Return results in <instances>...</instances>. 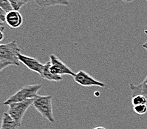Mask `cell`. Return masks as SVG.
Instances as JSON below:
<instances>
[{"instance_id":"obj_17","label":"cell","mask_w":147,"mask_h":129,"mask_svg":"<svg viewBox=\"0 0 147 129\" xmlns=\"http://www.w3.org/2000/svg\"><path fill=\"white\" fill-rule=\"evenodd\" d=\"M7 14L5 11H3L2 9L0 8V21H1V24L5 22L6 20V16H7Z\"/></svg>"},{"instance_id":"obj_10","label":"cell","mask_w":147,"mask_h":129,"mask_svg":"<svg viewBox=\"0 0 147 129\" xmlns=\"http://www.w3.org/2000/svg\"><path fill=\"white\" fill-rule=\"evenodd\" d=\"M21 127L7 112L3 113L2 119L1 129H19Z\"/></svg>"},{"instance_id":"obj_8","label":"cell","mask_w":147,"mask_h":129,"mask_svg":"<svg viewBox=\"0 0 147 129\" xmlns=\"http://www.w3.org/2000/svg\"><path fill=\"white\" fill-rule=\"evenodd\" d=\"M5 22L10 28H18L22 26L23 18L20 12L18 11H12L7 14Z\"/></svg>"},{"instance_id":"obj_4","label":"cell","mask_w":147,"mask_h":129,"mask_svg":"<svg viewBox=\"0 0 147 129\" xmlns=\"http://www.w3.org/2000/svg\"><path fill=\"white\" fill-rule=\"evenodd\" d=\"M35 99H30V100L19 102V103H12L8 105L9 108L7 113L19 124V126H21L22 121L24 114L30 106L33 105Z\"/></svg>"},{"instance_id":"obj_9","label":"cell","mask_w":147,"mask_h":129,"mask_svg":"<svg viewBox=\"0 0 147 129\" xmlns=\"http://www.w3.org/2000/svg\"><path fill=\"white\" fill-rule=\"evenodd\" d=\"M129 88L131 91V96H135L137 94H142L147 98V76L141 83L138 85H134L131 83Z\"/></svg>"},{"instance_id":"obj_1","label":"cell","mask_w":147,"mask_h":129,"mask_svg":"<svg viewBox=\"0 0 147 129\" xmlns=\"http://www.w3.org/2000/svg\"><path fill=\"white\" fill-rule=\"evenodd\" d=\"M20 54L21 49L16 40L0 45V71L11 65L19 66Z\"/></svg>"},{"instance_id":"obj_13","label":"cell","mask_w":147,"mask_h":129,"mask_svg":"<svg viewBox=\"0 0 147 129\" xmlns=\"http://www.w3.org/2000/svg\"><path fill=\"white\" fill-rule=\"evenodd\" d=\"M131 103H132L133 106L139 105H146L147 98L142 94H137L135 96H132Z\"/></svg>"},{"instance_id":"obj_3","label":"cell","mask_w":147,"mask_h":129,"mask_svg":"<svg viewBox=\"0 0 147 129\" xmlns=\"http://www.w3.org/2000/svg\"><path fill=\"white\" fill-rule=\"evenodd\" d=\"M33 106L36 110L46 119L51 123L55 122V117L53 115V96H39L38 95L34 100Z\"/></svg>"},{"instance_id":"obj_2","label":"cell","mask_w":147,"mask_h":129,"mask_svg":"<svg viewBox=\"0 0 147 129\" xmlns=\"http://www.w3.org/2000/svg\"><path fill=\"white\" fill-rule=\"evenodd\" d=\"M42 86L40 84L27 85L18 90L16 93L8 97L4 102V105H9L14 103L25 101V100L35 99L38 96V92L42 89Z\"/></svg>"},{"instance_id":"obj_11","label":"cell","mask_w":147,"mask_h":129,"mask_svg":"<svg viewBox=\"0 0 147 129\" xmlns=\"http://www.w3.org/2000/svg\"><path fill=\"white\" fill-rule=\"evenodd\" d=\"M39 7H49L54 5H64L69 6V0H33Z\"/></svg>"},{"instance_id":"obj_15","label":"cell","mask_w":147,"mask_h":129,"mask_svg":"<svg viewBox=\"0 0 147 129\" xmlns=\"http://www.w3.org/2000/svg\"><path fill=\"white\" fill-rule=\"evenodd\" d=\"M0 8L2 9L6 13L13 11V8L9 0H0Z\"/></svg>"},{"instance_id":"obj_7","label":"cell","mask_w":147,"mask_h":129,"mask_svg":"<svg viewBox=\"0 0 147 129\" xmlns=\"http://www.w3.org/2000/svg\"><path fill=\"white\" fill-rule=\"evenodd\" d=\"M19 58L20 62L24 64L29 70L36 72V73H38L41 76L45 64H42V63L40 62V61H38V59H36V58L24 55L22 53L19 54Z\"/></svg>"},{"instance_id":"obj_18","label":"cell","mask_w":147,"mask_h":129,"mask_svg":"<svg viewBox=\"0 0 147 129\" xmlns=\"http://www.w3.org/2000/svg\"><path fill=\"white\" fill-rule=\"evenodd\" d=\"M142 47L144 48L145 49L146 51H147V41H146V42H144V44H143V45H142Z\"/></svg>"},{"instance_id":"obj_20","label":"cell","mask_w":147,"mask_h":129,"mask_svg":"<svg viewBox=\"0 0 147 129\" xmlns=\"http://www.w3.org/2000/svg\"><path fill=\"white\" fill-rule=\"evenodd\" d=\"M123 2H126V3H130V2H131L133 0H122Z\"/></svg>"},{"instance_id":"obj_12","label":"cell","mask_w":147,"mask_h":129,"mask_svg":"<svg viewBox=\"0 0 147 129\" xmlns=\"http://www.w3.org/2000/svg\"><path fill=\"white\" fill-rule=\"evenodd\" d=\"M41 77L45 79H47L48 81H53V82H59L62 80V77L60 76L53 75L51 71H50V62H47L44 65L43 71L41 74Z\"/></svg>"},{"instance_id":"obj_16","label":"cell","mask_w":147,"mask_h":129,"mask_svg":"<svg viewBox=\"0 0 147 129\" xmlns=\"http://www.w3.org/2000/svg\"><path fill=\"white\" fill-rule=\"evenodd\" d=\"M133 111L138 115H144L147 113V105H139L133 106Z\"/></svg>"},{"instance_id":"obj_19","label":"cell","mask_w":147,"mask_h":129,"mask_svg":"<svg viewBox=\"0 0 147 129\" xmlns=\"http://www.w3.org/2000/svg\"><path fill=\"white\" fill-rule=\"evenodd\" d=\"M93 129H107L105 128L104 127H103V126H97V127H95Z\"/></svg>"},{"instance_id":"obj_14","label":"cell","mask_w":147,"mask_h":129,"mask_svg":"<svg viewBox=\"0 0 147 129\" xmlns=\"http://www.w3.org/2000/svg\"><path fill=\"white\" fill-rule=\"evenodd\" d=\"M9 1L11 2L14 11H19L22 8V7L30 2L31 0H9Z\"/></svg>"},{"instance_id":"obj_6","label":"cell","mask_w":147,"mask_h":129,"mask_svg":"<svg viewBox=\"0 0 147 129\" xmlns=\"http://www.w3.org/2000/svg\"><path fill=\"white\" fill-rule=\"evenodd\" d=\"M73 79L77 84L83 86V87L97 86V87L105 88L107 86L105 83L98 81L84 71H79L77 73H76L75 76L73 77Z\"/></svg>"},{"instance_id":"obj_5","label":"cell","mask_w":147,"mask_h":129,"mask_svg":"<svg viewBox=\"0 0 147 129\" xmlns=\"http://www.w3.org/2000/svg\"><path fill=\"white\" fill-rule=\"evenodd\" d=\"M50 71L55 76L69 75L74 77L76 73L71 70V68L67 66L64 62H62L58 56L54 54L50 55Z\"/></svg>"},{"instance_id":"obj_21","label":"cell","mask_w":147,"mask_h":129,"mask_svg":"<svg viewBox=\"0 0 147 129\" xmlns=\"http://www.w3.org/2000/svg\"><path fill=\"white\" fill-rule=\"evenodd\" d=\"M146 2H147V0H146Z\"/></svg>"}]
</instances>
